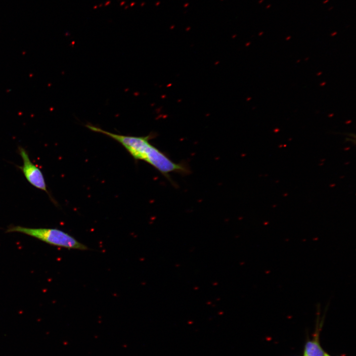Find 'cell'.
<instances>
[{"label": "cell", "instance_id": "obj_2", "mask_svg": "<svg viewBox=\"0 0 356 356\" xmlns=\"http://www.w3.org/2000/svg\"><path fill=\"white\" fill-rule=\"evenodd\" d=\"M19 232L52 246L67 248L87 250L88 247L68 233L55 228H31L19 225H11L6 232Z\"/></svg>", "mask_w": 356, "mask_h": 356}, {"label": "cell", "instance_id": "obj_17", "mask_svg": "<svg viewBox=\"0 0 356 356\" xmlns=\"http://www.w3.org/2000/svg\"><path fill=\"white\" fill-rule=\"evenodd\" d=\"M300 61V60H299L298 61H297V62H299Z\"/></svg>", "mask_w": 356, "mask_h": 356}, {"label": "cell", "instance_id": "obj_11", "mask_svg": "<svg viewBox=\"0 0 356 356\" xmlns=\"http://www.w3.org/2000/svg\"><path fill=\"white\" fill-rule=\"evenodd\" d=\"M351 122V121H347V122H346V124H349V123H350Z\"/></svg>", "mask_w": 356, "mask_h": 356}, {"label": "cell", "instance_id": "obj_5", "mask_svg": "<svg viewBox=\"0 0 356 356\" xmlns=\"http://www.w3.org/2000/svg\"><path fill=\"white\" fill-rule=\"evenodd\" d=\"M336 34H337V32H334V33H332V34H331V36H334L335 35H336Z\"/></svg>", "mask_w": 356, "mask_h": 356}, {"label": "cell", "instance_id": "obj_14", "mask_svg": "<svg viewBox=\"0 0 356 356\" xmlns=\"http://www.w3.org/2000/svg\"><path fill=\"white\" fill-rule=\"evenodd\" d=\"M333 7H330V8L328 9V10H330L333 9Z\"/></svg>", "mask_w": 356, "mask_h": 356}, {"label": "cell", "instance_id": "obj_16", "mask_svg": "<svg viewBox=\"0 0 356 356\" xmlns=\"http://www.w3.org/2000/svg\"><path fill=\"white\" fill-rule=\"evenodd\" d=\"M309 59V58H307L305 59V60H307Z\"/></svg>", "mask_w": 356, "mask_h": 356}, {"label": "cell", "instance_id": "obj_4", "mask_svg": "<svg viewBox=\"0 0 356 356\" xmlns=\"http://www.w3.org/2000/svg\"><path fill=\"white\" fill-rule=\"evenodd\" d=\"M326 353L322 350L316 337L314 339L308 341L305 345L304 356H326Z\"/></svg>", "mask_w": 356, "mask_h": 356}, {"label": "cell", "instance_id": "obj_13", "mask_svg": "<svg viewBox=\"0 0 356 356\" xmlns=\"http://www.w3.org/2000/svg\"><path fill=\"white\" fill-rule=\"evenodd\" d=\"M278 131H279L278 129H275L274 132H278Z\"/></svg>", "mask_w": 356, "mask_h": 356}, {"label": "cell", "instance_id": "obj_9", "mask_svg": "<svg viewBox=\"0 0 356 356\" xmlns=\"http://www.w3.org/2000/svg\"><path fill=\"white\" fill-rule=\"evenodd\" d=\"M270 6H271L270 4H268V5L266 7V8H267H267H269L270 7Z\"/></svg>", "mask_w": 356, "mask_h": 356}, {"label": "cell", "instance_id": "obj_6", "mask_svg": "<svg viewBox=\"0 0 356 356\" xmlns=\"http://www.w3.org/2000/svg\"><path fill=\"white\" fill-rule=\"evenodd\" d=\"M291 37V36H288V37L286 38V40L287 41L289 40L290 39Z\"/></svg>", "mask_w": 356, "mask_h": 356}, {"label": "cell", "instance_id": "obj_8", "mask_svg": "<svg viewBox=\"0 0 356 356\" xmlns=\"http://www.w3.org/2000/svg\"><path fill=\"white\" fill-rule=\"evenodd\" d=\"M328 1H329V0H324V1H323V3H326L327 2H328Z\"/></svg>", "mask_w": 356, "mask_h": 356}, {"label": "cell", "instance_id": "obj_10", "mask_svg": "<svg viewBox=\"0 0 356 356\" xmlns=\"http://www.w3.org/2000/svg\"><path fill=\"white\" fill-rule=\"evenodd\" d=\"M321 74H322V72H319L318 73H317V76H319V75H321Z\"/></svg>", "mask_w": 356, "mask_h": 356}, {"label": "cell", "instance_id": "obj_15", "mask_svg": "<svg viewBox=\"0 0 356 356\" xmlns=\"http://www.w3.org/2000/svg\"><path fill=\"white\" fill-rule=\"evenodd\" d=\"M263 0H261L260 1V2H262Z\"/></svg>", "mask_w": 356, "mask_h": 356}, {"label": "cell", "instance_id": "obj_12", "mask_svg": "<svg viewBox=\"0 0 356 356\" xmlns=\"http://www.w3.org/2000/svg\"><path fill=\"white\" fill-rule=\"evenodd\" d=\"M333 116V114H331L329 115H328L329 117H332Z\"/></svg>", "mask_w": 356, "mask_h": 356}, {"label": "cell", "instance_id": "obj_18", "mask_svg": "<svg viewBox=\"0 0 356 356\" xmlns=\"http://www.w3.org/2000/svg\"><path fill=\"white\" fill-rule=\"evenodd\" d=\"M326 356H329V355H328L327 354V355H326Z\"/></svg>", "mask_w": 356, "mask_h": 356}, {"label": "cell", "instance_id": "obj_1", "mask_svg": "<svg viewBox=\"0 0 356 356\" xmlns=\"http://www.w3.org/2000/svg\"><path fill=\"white\" fill-rule=\"evenodd\" d=\"M86 127L93 132L103 134L116 140L135 159L146 162L159 172L164 171L169 165L170 158L149 142L152 134L145 136L124 135L107 132L92 125L87 124Z\"/></svg>", "mask_w": 356, "mask_h": 356}, {"label": "cell", "instance_id": "obj_3", "mask_svg": "<svg viewBox=\"0 0 356 356\" xmlns=\"http://www.w3.org/2000/svg\"><path fill=\"white\" fill-rule=\"evenodd\" d=\"M19 152L23 160V165L19 167L27 180L33 186L48 193L43 173L30 160L25 149L19 147Z\"/></svg>", "mask_w": 356, "mask_h": 356}, {"label": "cell", "instance_id": "obj_7", "mask_svg": "<svg viewBox=\"0 0 356 356\" xmlns=\"http://www.w3.org/2000/svg\"><path fill=\"white\" fill-rule=\"evenodd\" d=\"M325 85V82H323V83H322V84H321L320 85L321 86H324V85Z\"/></svg>", "mask_w": 356, "mask_h": 356}]
</instances>
